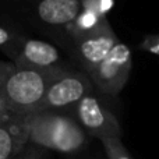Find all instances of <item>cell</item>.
<instances>
[{"label":"cell","instance_id":"4","mask_svg":"<svg viewBox=\"0 0 159 159\" xmlns=\"http://www.w3.org/2000/svg\"><path fill=\"white\" fill-rule=\"evenodd\" d=\"M119 38L106 18L89 31L69 32L61 46L81 71L89 75L119 43Z\"/></svg>","mask_w":159,"mask_h":159},{"label":"cell","instance_id":"14","mask_svg":"<svg viewBox=\"0 0 159 159\" xmlns=\"http://www.w3.org/2000/svg\"><path fill=\"white\" fill-rule=\"evenodd\" d=\"M140 48L145 52L151 53V55L159 56V34H154V35H147L143 39Z\"/></svg>","mask_w":159,"mask_h":159},{"label":"cell","instance_id":"8","mask_svg":"<svg viewBox=\"0 0 159 159\" xmlns=\"http://www.w3.org/2000/svg\"><path fill=\"white\" fill-rule=\"evenodd\" d=\"M10 59L18 66H28L48 71H60L70 67L63 60L56 46L46 41L30 36H24L21 39L10 55Z\"/></svg>","mask_w":159,"mask_h":159},{"label":"cell","instance_id":"11","mask_svg":"<svg viewBox=\"0 0 159 159\" xmlns=\"http://www.w3.org/2000/svg\"><path fill=\"white\" fill-rule=\"evenodd\" d=\"M101 144L103 147L105 155L107 159H131L129 151L123 145L120 137H106L102 138Z\"/></svg>","mask_w":159,"mask_h":159},{"label":"cell","instance_id":"6","mask_svg":"<svg viewBox=\"0 0 159 159\" xmlns=\"http://www.w3.org/2000/svg\"><path fill=\"white\" fill-rule=\"evenodd\" d=\"M131 67V50L127 45L119 42L88 77L101 95L117 96L129 81Z\"/></svg>","mask_w":159,"mask_h":159},{"label":"cell","instance_id":"1","mask_svg":"<svg viewBox=\"0 0 159 159\" xmlns=\"http://www.w3.org/2000/svg\"><path fill=\"white\" fill-rule=\"evenodd\" d=\"M6 16L61 43L66 31L84 10L82 0H0Z\"/></svg>","mask_w":159,"mask_h":159},{"label":"cell","instance_id":"2","mask_svg":"<svg viewBox=\"0 0 159 159\" xmlns=\"http://www.w3.org/2000/svg\"><path fill=\"white\" fill-rule=\"evenodd\" d=\"M60 71L18 64L3 67V71H0L2 110L17 117H27L38 112L50 82Z\"/></svg>","mask_w":159,"mask_h":159},{"label":"cell","instance_id":"12","mask_svg":"<svg viewBox=\"0 0 159 159\" xmlns=\"http://www.w3.org/2000/svg\"><path fill=\"white\" fill-rule=\"evenodd\" d=\"M84 10H89L99 16H105L107 10L112 7L113 0H82Z\"/></svg>","mask_w":159,"mask_h":159},{"label":"cell","instance_id":"13","mask_svg":"<svg viewBox=\"0 0 159 159\" xmlns=\"http://www.w3.org/2000/svg\"><path fill=\"white\" fill-rule=\"evenodd\" d=\"M45 151H46V149H42L36 145L28 144L14 159H46Z\"/></svg>","mask_w":159,"mask_h":159},{"label":"cell","instance_id":"5","mask_svg":"<svg viewBox=\"0 0 159 159\" xmlns=\"http://www.w3.org/2000/svg\"><path fill=\"white\" fill-rule=\"evenodd\" d=\"M93 91L95 88L92 81L84 71L74 67H67L52 80L38 112L53 110L70 113L82 98Z\"/></svg>","mask_w":159,"mask_h":159},{"label":"cell","instance_id":"10","mask_svg":"<svg viewBox=\"0 0 159 159\" xmlns=\"http://www.w3.org/2000/svg\"><path fill=\"white\" fill-rule=\"evenodd\" d=\"M27 36L24 27L8 16H0V50L10 57L21 39Z\"/></svg>","mask_w":159,"mask_h":159},{"label":"cell","instance_id":"3","mask_svg":"<svg viewBox=\"0 0 159 159\" xmlns=\"http://www.w3.org/2000/svg\"><path fill=\"white\" fill-rule=\"evenodd\" d=\"M28 144L66 155L84 151L89 135L70 113L41 110L25 117Z\"/></svg>","mask_w":159,"mask_h":159},{"label":"cell","instance_id":"7","mask_svg":"<svg viewBox=\"0 0 159 159\" xmlns=\"http://www.w3.org/2000/svg\"><path fill=\"white\" fill-rule=\"evenodd\" d=\"M70 115L81 124L89 137H95L99 141L106 137L121 138V126L117 117L95 91L82 98L71 109Z\"/></svg>","mask_w":159,"mask_h":159},{"label":"cell","instance_id":"9","mask_svg":"<svg viewBox=\"0 0 159 159\" xmlns=\"http://www.w3.org/2000/svg\"><path fill=\"white\" fill-rule=\"evenodd\" d=\"M28 145L25 117L11 116L3 110L0 116V159H14Z\"/></svg>","mask_w":159,"mask_h":159}]
</instances>
